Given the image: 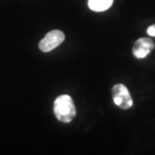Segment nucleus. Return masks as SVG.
Instances as JSON below:
<instances>
[{
  "label": "nucleus",
  "mask_w": 155,
  "mask_h": 155,
  "mask_svg": "<svg viewBox=\"0 0 155 155\" xmlns=\"http://www.w3.org/2000/svg\"><path fill=\"white\" fill-rule=\"evenodd\" d=\"M112 97L116 105L122 110H128L133 105V99L127 88L122 84H116L112 88Z\"/></svg>",
  "instance_id": "f03ea898"
},
{
  "label": "nucleus",
  "mask_w": 155,
  "mask_h": 155,
  "mask_svg": "<svg viewBox=\"0 0 155 155\" xmlns=\"http://www.w3.org/2000/svg\"><path fill=\"white\" fill-rule=\"evenodd\" d=\"M154 48V43L152 41V39L140 38L135 41L133 46L134 56L137 59H143L149 54L150 53Z\"/></svg>",
  "instance_id": "20e7f679"
},
{
  "label": "nucleus",
  "mask_w": 155,
  "mask_h": 155,
  "mask_svg": "<svg viewBox=\"0 0 155 155\" xmlns=\"http://www.w3.org/2000/svg\"><path fill=\"white\" fill-rule=\"evenodd\" d=\"M147 34L149 35L150 36L155 37V24L154 25H152V26L148 27L147 30Z\"/></svg>",
  "instance_id": "423d86ee"
},
{
  "label": "nucleus",
  "mask_w": 155,
  "mask_h": 155,
  "mask_svg": "<svg viewBox=\"0 0 155 155\" xmlns=\"http://www.w3.org/2000/svg\"><path fill=\"white\" fill-rule=\"evenodd\" d=\"M114 0H88V6L91 11L102 12L109 10Z\"/></svg>",
  "instance_id": "39448f33"
},
{
  "label": "nucleus",
  "mask_w": 155,
  "mask_h": 155,
  "mask_svg": "<svg viewBox=\"0 0 155 155\" xmlns=\"http://www.w3.org/2000/svg\"><path fill=\"white\" fill-rule=\"evenodd\" d=\"M65 41V34L61 30L54 29L46 34L45 37L39 43V48L41 52L48 53L56 48Z\"/></svg>",
  "instance_id": "7ed1b4c3"
},
{
  "label": "nucleus",
  "mask_w": 155,
  "mask_h": 155,
  "mask_svg": "<svg viewBox=\"0 0 155 155\" xmlns=\"http://www.w3.org/2000/svg\"><path fill=\"white\" fill-rule=\"evenodd\" d=\"M54 112L60 122H72L76 116V108L72 97L68 95L59 96L54 103Z\"/></svg>",
  "instance_id": "f257e3e1"
}]
</instances>
